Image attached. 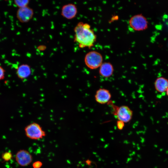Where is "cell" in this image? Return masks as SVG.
<instances>
[{
    "label": "cell",
    "mask_w": 168,
    "mask_h": 168,
    "mask_svg": "<svg viewBox=\"0 0 168 168\" xmlns=\"http://www.w3.org/2000/svg\"><path fill=\"white\" fill-rule=\"evenodd\" d=\"M74 40L81 48H90L96 41V35L91 26L87 23L78 22L74 28Z\"/></svg>",
    "instance_id": "obj_1"
},
{
    "label": "cell",
    "mask_w": 168,
    "mask_h": 168,
    "mask_svg": "<svg viewBox=\"0 0 168 168\" xmlns=\"http://www.w3.org/2000/svg\"><path fill=\"white\" fill-rule=\"evenodd\" d=\"M26 137L30 139L37 140L42 139L46 135L45 132L38 123H31L25 128Z\"/></svg>",
    "instance_id": "obj_2"
},
{
    "label": "cell",
    "mask_w": 168,
    "mask_h": 168,
    "mask_svg": "<svg viewBox=\"0 0 168 168\" xmlns=\"http://www.w3.org/2000/svg\"><path fill=\"white\" fill-rule=\"evenodd\" d=\"M113 113L118 120L126 123L129 122L133 116V111L128 106H117L112 104Z\"/></svg>",
    "instance_id": "obj_3"
},
{
    "label": "cell",
    "mask_w": 168,
    "mask_h": 168,
    "mask_svg": "<svg viewBox=\"0 0 168 168\" xmlns=\"http://www.w3.org/2000/svg\"><path fill=\"white\" fill-rule=\"evenodd\" d=\"M102 55L96 51H92L88 52L84 58L86 65L91 69H96L100 67L102 63Z\"/></svg>",
    "instance_id": "obj_4"
},
{
    "label": "cell",
    "mask_w": 168,
    "mask_h": 168,
    "mask_svg": "<svg viewBox=\"0 0 168 168\" xmlns=\"http://www.w3.org/2000/svg\"><path fill=\"white\" fill-rule=\"evenodd\" d=\"M129 25L133 30L141 31L146 30L148 27V21L146 18L142 14L135 15L129 19Z\"/></svg>",
    "instance_id": "obj_5"
},
{
    "label": "cell",
    "mask_w": 168,
    "mask_h": 168,
    "mask_svg": "<svg viewBox=\"0 0 168 168\" xmlns=\"http://www.w3.org/2000/svg\"><path fill=\"white\" fill-rule=\"evenodd\" d=\"M15 159L18 165L25 167L29 165L32 163L33 157L28 151L21 149L17 152L15 156Z\"/></svg>",
    "instance_id": "obj_6"
},
{
    "label": "cell",
    "mask_w": 168,
    "mask_h": 168,
    "mask_svg": "<svg viewBox=\"0 0 168 168\" xmlns=\"http://www.w3.org/2000/svg\"><path fill=\"white\" fill-rule=\"evenodd\" d=\"M33 9L27 6L19 8L16 12V17L21 23H27L30 21L34 15Z\"/></svg>",
    "instance_id": "obj_7"
},
{
    "label": "cell",
    "mask_w": 168,
    "mask_h": 168,
    "mask_svg": "<svg viewBox=\"0 0 168 168\" xmlns=\"http://www.w3.org/2000/svg\"><path fill=\"white\" fill-rule=\"evenodd\" d=\"M77 13L76 6L73 3H68L63 6L61 15L66 19L70 20L74 18Z\"/></svg>",
    "instance_id": "obj_8"
},
{
    "label": "cell",
    "mask_w": 168,
    "mask_h": 168,
    "mask_svg": "<svg viewBox=\"0 0 168 168\" xmlns=\"http://www.w3.org/2000/svg\"><path fill=\"white\" fill-rule=\"evenodd\" d=\"M111 94L109 91L100 88L96 92L95 95L96 101L99 104H105L108 103L111 98Z\"/></svg>",
    "instance_id": "obj_9"
},
{
    "label": "cell",
    "mask_w": 168,
    "mask_h": 168,
    "mask_svg": "<svg viewBox=\"0 0 168 168\" xmlns=\"http://www.w3.org/2000/svg\"><path fill=\"white\" fill-rule=\"evenodd\" d=\"M32 73L30 66L27 64H23L20 65L17 68L16 74L18 77L24 80L29 77Z\"/></svg>",
    "instance_id": "obj_10"
},
{
    "label": "cell",
    "mask_w": 168,
    "mask_h": 168,
    "mask_svg": "<svg viewBox=\"0 0 168 168\" xmlns=\"http://www.w3.org/2000/svg\"><path fill=\"white\" fill-rule=\"evenodd\" d=\"M114 70V67L112 64L110 62H105L102 63L100 67L99 73L101 76L108 78L112 75Z\"/></svg>",
    "instance_id": "obj_11"
},
{
    "label": "cell",
    "mask_w": 168,
    "mask_h": 168,
    "mask_svg": "<svg viewBox=\"0 0 168 168\" xmlns=\"http://www.w3.org/2000/svg\"><path fill=\"white\" fill-rule=\"evenodd\" d=\"M154 87L156 91L162 93L166 92L168 88V79L164 77H160L155 80Z\"/></svg>",
    "instance_id": "obj_12"
},
{
    "label": "cell",
    "mask_w": 168,
    "mask_h": 168,
    "mask_svg": "<svg viewBox=\"0 0 168 168\" xmlns=\"http://www.w3.org/2000/svg\"><path fill=\"white\" fill-rule=\"evenodd\" d=\"M30 0H16L14 1L15 5L19 8L28 6Z\"/></svg>",
    "instance_id": "obj_13"
},
{
    "label": "cell",
    "mask_w": 168,
    "mask_h": 168,
    "mask_svg": "<svg viewBox=\"0 0 168 168\" xmlns=\"http://www.w3.org/2000/svg\"><path fill=\"white\" fill-rule=\"evenodd\" d=\"M43 165V163L41 161H37L33 162L32 166L33 168H41Z\"/></svg>",
    "instance_id": "obj_14"
},
{
    "label": "cell",
    "mask_w": 168,
    "mask_h": 168,
    "mask_svg": "<svg viewBox=\"0 0 168 168\" xmlns=\"http://www.w3.org/2000/svg\"><path fill=\"white\" fill-rule=\"evenodd\" d=\"M12 157V154L10 152H6L2 155V158L4 160L7 161L10 160Z\"/></svg>",
    "instance_id": "obj_15"
},
{
    "label": "cell",
    "mask_w": 168,
    "mask_h": 168,
    "mask_svg": "<svg viewBox=\"0 0 168 168\" xmlns=\"http://www.w3.org/2000/svg\"><path fill=\"white\" fill-rule=\"evenodd\" d=\"M117 126L119 130L122 129L124 126V123L121 121L118 120L117 122Z\"/></svg>",
    "instance_id": "obj_16"
},
{
    "label": "cell",
    "mask_w": 168,
    "mask_h": 168,
    "mask_svg": "<svg viewBox=\"0 0 168 168\" xmlns=\"http://www.w3.org/2000/svg\"><path fill=\"white\" fill-rule=\"evenodd\" d=\"M5 70L0 66V81L3 79L5 77Z\"/></svg>",
    "instance_id": "obj_17"
},
{
    "label": "cell",
    "mask_w": 168,
    "mask_h": 168,
    "mask_svg": "<svg viewBox=\"0 0 168 168\" xmlns=\"http://www.w3.org/2000/svg\"><path fill=\"white\" fill-rule=\"evenodd\" d=\"M166 95L167 96H168V89L166 91Z\"/></svg>",
    "instance_id": "obj_18"
}]
</instances>
